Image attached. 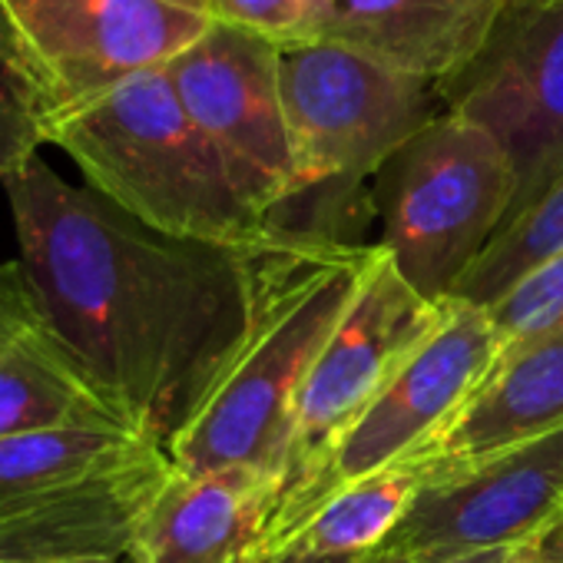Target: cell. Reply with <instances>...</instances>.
<instances>
[{
  "label": "cell",
  "instance_id": "1",
  "mask_svg": "<svg viewBox=\"0 0 563 563\" xmlns=\"http://www.w3.org/2000/svg\"><path fill=\"white\" fill-rule=\"evenodd\" d=\"M4 186L47 322L110 411L169 451L245 345L255 242L156 232L41 156Z\"/></svg>",
  "mask_w": 563,
  "mask_h": 563
},
{
  "label": "cell",
  "instance_id": "2",
  "mask_svg": "<svg viewBox=\"0 0 563 563\" xmlns=\"http://www.w3.org/2000/svg\"><path fill=\"white\" fill-rule=\"evenodd\" d=\"M378 242L268 232L255 242L245 345L202 411L169 444L176 471L255 467L278 481L302 382L358 299Z\"/></svg>",
  "mask_w": 563,
  "mask_h": 563
},
{
  "label": "cell",
  "instance_id": "3",
  "mask_svg": "<svg viewBox=\"0 0 563 563\" xmlns=\"http://www.w3.org/2000/svg\"><path fill=\"white\" fill-rule=\"evenodd\" d=\"M51 143L80 166L90 189L156 232L212 245H252L275 232L189 120L166 70L57 117Z\"/></svg>",
  "mask_w": 563,
  "mask_h": 563
},
{
  "label": "cell",
  "instance_id": "4",
  "mask_svg": "<svg viewBox=\"0 0 563 563\" xmlns=\"http://www.w3.org/2000/svg\"><path fill=\"white\" fill-rule=\"evenodd\" d=\"M448 306L451 299L431 302L418 296L378 245L358 299L299 388L286 461L278 471L272 530L258 553L282 547L316 514L342 441L391 375L441 329Z\"/></svg>",
  "mask_w": 563,
  "mask_h": 563
},
{
  "label": "cell",
  "instance_id": "5",
  "mask_svg": "<svg viewBox=\"0 0 563 563\" xmlns=\"http://www.w3.org/2000/svg\"><path fill=\"white\" fill-rule=\"evenodd\" d=\"M514 199L517 173L504 146L444 110L378 173V245L418 296L444 302L497 239Z\"/></svg>",
  "mask_w": 563,
  "mask_h": 563
},
{
  "label": "cell",
  "instance_id": "6",
  "mask_svg": "<svg viewBox=\"0 0 563 563\" xmlns=\"http://www.w3.org/2000/svg\"><path fill=\"white\" fill-rule=\"evenodd\" d=\"M278 84L299 173V196L282 212L306 199L352 206V192L444 113L434 84L329 41L278 47Z\"/></svg>",
  "mask_w": 563,
  "mask_h": 563
},
{
  "label": "cell",
  "instance_id": "7",
  "mask_svg": "<svg viewBox=\"0 0 563 563\" xmlns=\"http://www.w3.org/2000/svg\"><path fill=\"white\" fill-rule=\"evenodd\" d=\"M0 27L57 120L133 77L166 70L212 18L206 0H0Z\"/></svg>",
  "mask_w": 563,
  "mask_h": 563
},
{
  "label": "cell",
  "instance_id": "8",
  "mask_svg": "<svg viewBox=\"0 0 563 563\" xmlns=\"http://www.w3.org/2000/svg\"><path fill=\"white\" fill-rule=\"evenodd\" d=\"M441 100L504 146L517 173L510 225L563 173V0L507 4L484 54Z\"/></svg>",
  "mask_w": 563,
  "mask_h": 563
},
{
  "label": "cell",
  "instance_id": "9",
  "mask_svg": "<svg viewBox=\"0 0 563 563\" xmlns=\"http://www.w3.org/2000/svg\"><path fill=\"white\" fill-rule=\"evenodd\" d=\"M166 77L249 202L275 222L299 196L296 153L278 84V44L212 24Z\"/></svg>",
  "mask_w": 563,
  "mask_h": 563
},
{
  "label": "cell",
  "instance_id": "10",
  "mask_svg": "<svg viewBox=\"0 0 563 563\" xmlns=\"http://www.w3.org/2000/svg\"><path fill=\"white\" fill-rule=\"evenodd\" d=\"M563 517V428L431 481L378 547L411 563H448L547 540Z\"/></svg>",
  "mask_w": 563,
  "mask_h": 563
},
{
  "label": "cell",
  "instance_id": "11",
  "mask_svg": "<svg viewBox=\"0 0 563 563\" xmlns=\"http://www.w3.org/2000/svg\"><path fill=\"white\" fill-rule=\"evenodd\" d=\"M497 355L487 309L451 299L441 329L391 375L342 441L325 497L421 448L481 388Z\"/></svg>",
  "mask_w": 563,
  "mask_h": 563
},
{
  "label": "cell",
  "instance_id": "12",
  "mask_svg": "<svg viewBox=\"0 0 563 563\" xmlns=\"http://www.w3.org/2000/svg\"><path fill=\"white\" fill-rule=\"evenodd\" d=\"M169 474V454L150 444L41 494L0 504V560L120 563Z\"/></svg>",
  "mask_w": 563,
  "mask_h": 563
},
{
  "label": "cell",
  "instance_id": "13",
  "mask_svg": "<svg viewBox=\"0 0 563 563\" xmlns=\"http://www.w3.org/2000/svg\"><path fill=\"white\" fill-rule=\"evenodd\" d=\"M504 11L507 0H316L302 41L342 44L441 90L484 54Z\"/></svg>",
  "mask_w": 563,
  "mask_h": 563
},
{
  "label": "cell",
  "instance_id": "14",
  "mask_svg": "<svg viewBox=\"0 0 563 563\" xmlns=\"http://www.w3.org/2000/svg\"><path fill=\"white\" fill-rule=\"evenodd\" d=\"M278 481L255 467L176 471L150 504L130 556L136 563H249L262 550Z\"/></svg>",
  "mask_w": 563,
  "mask_h": 563
},
{
  "label": "cell",
  "instance_id": "15",
  "mask_svg": "<svg viewBox=\"0 0 563 563\" xmlns=\"http://www.w3.org/2000/svg\"><path fill=\"white\" fill-rule=\"evenodd\" d=\"M563 428V325L504 349L464 401L415 454L428 464L431 481L457 474L481 457L533 441Z\"/></svg>",
  "mask_w": 563,
  "mask_h": 563
},
{
  "label": "cell",
  "instance_id": "16",
  "mask_svg": "<svg viewBox=\"0 0 563 563\" xmlns=\"http://www.w3.org/2000/svg\"><path fill=\"white\" fill-rule=\"evenodd\" d=\"M8 265L11 296L0 332V438L74 424H123L47 322L24 262Z\"/></svg>",
  "mask_w": 563,
  "mask_h": 563
},
{
  "label": "cell",
  "instance_id": "17",
  "mask_svg": "<svg viewBox=\"0 0 563 563\" xmlns=\"http://www.w3.org/2000/svg\"><path fill=\"white\" fill-rule=\"evenodd\" d=\"M428 484V464L415 451H408L388 467L329 494L316 507V514L275 550H296L312 556H365L395 533V527L405 520L415 497Z\"/></svg>",
  "mask_w": 563,
  "mask_h": 563
},
{
  "label": "cell",
  "instance_id": "18",
  "mask_svg": "<svg viewBox=\"0 0 563 563\" xmlns=\"http://www.w3.org/2000/svg\"><path fill=\"white\" fill-rule=\"evenodd\" d=\"M150 444L123 424H74L0 438V504L41 494Z\"/></svg>",
  "mask_w": 563,
  "mask_h": 563
},
{
  "label": "cell",
  "instance_id": "19",
  "mask_svg": "<svg viewBox=\"0 0 563 563\" xmlns=\"http://www.w3.org/2000/svg\"><path fill=\"white\" fill-rule=\"evenodd\" d=\"M556 252H563V173L497 232V239L454 286L451 299L490 309L514 282Z\"/></svg>",
  "mask_w": 563,
  "mask_h": 563
},
{
  "label": "cell",
  "instance_id": "20",
  "mask_svg": "<svg viewBox=\"0 0 563 563\" xmlns=\"http://www.w3.org/2000/svg\"><path fill=\"white\" fill-rule=\"evenodd\" d=\"M51 103L31 67L0 27V179L18 176L51 143Z\"/></svg>",
  "mask_w": 563,
  "mask_h": 563
},
{
  "label": "cell",
  "instance_id": "21",
  "mask_svg": "<svg viewBox=\"0 0 563 563\" xmlns=\"http://www.w3.org/2000/svg\"><path fill=\"white\" fill-rule=\"evenodd\" d=\"M500 352L563 325V252L540 262L487 309Z\"/></svg>",
  "mask_w": 563,
  "mask_h": 563
},
{
  "label": "cell",
  "instance_id": "22",
  "mask_svg": "<svg viewBox=\"0 0 563 563\" xmlns=\"http://www.w3.org/2000/svg\"><path fill=\"white\" fill-rule=\"evenodd\" d=\"M206 8L212 24L286 47L306 37L316 0H206Z\"/></svg>",
  "mask_w": 563,
  "mask_h": 563
},
{
  "label": "cell",
  "instance_id": "23",
  "mask_svg": "<svg viewBox=\"0 0 563 563\" xmlns=\"http://www.w3.org/2000/svg\"><path fill=\"white\" fill-rule=\"evenodd\" d=\"M510 556V550H484V553H474V556H461V560H448V563H504ZM358 563H411L405 556H395V553H382V550H372L365 553Z\"/></svg>",
  "mask_w": 563,
  "mask_h": 563
},
{
  "label": "cell",
  "instance_id": "24",
  "mask_svg": "<svg viewBox=\"0 0 563 563\" xmlns=\"http://www.w3.org/2000/svg\"><path fill=\"white\" fill-rule=\"evenodd\" d=\"M362 556H312V553H296V550H275V553H258L249 563H358Z\"/></svg>",
  "mask_w": 563,
  "mask_h": 563
},
{
  "label": "cell",
  "instance_id": "25",
  "mask_svg": "<svg viewBox=\"0 0 563 563\" xmlns=\"http://www.w3.org/2000/svg\"><path fill=\"white\" fill-rule=\"evenodd\" d=\"M504 563H553V556L547 553V547L540 540V543H527V547L510 550V556Z\"/></svg>",
  "mask_w": 563,
  "mask_h": 563
},
{
  "label": "cell",
  "instance_id": "26",
  "mask_svg": "<svg viewBox=\"0 0 563 563\" xmlns=\"http://www.w3.org/2000/svg\"><path fill=\"white\" fill-rule=\"evenodd\" d=\"M8 296H11V265H0V332L8 322Z\"/></svg>",
  "mask_w": 563,
  "mask_h": 563
},
{
  "label": "cell",
  "instance_id": "27",
  "mask_svg": "<svg viewBox=\"0 0 563 563\" xmlns=\"http://www.w3.org/2000/svg\"><path fill=\"white\" fill-rule=\"evenodd\" d=\"M543 547H547V553L553 556V563H563V517H560L556 530L543 540Z\"/></svg>",
  "mask_w": 563,
  "mask_h": 563
},
{
  "label": "cell",
  "instance_id": "28",
  "mask_svg": "<svg viewBox=\"0 0 563 563\" xmlns=\"http://www.w3.org/2000/svg\"><path fill=\"white\" fill-rule=\"evenodd\" d=\"M84 563H110V560H84Z\"/></svg>",
  "mask_w": 563,
  "mask_h": 563
},
{
  "label": "cell",
  "instance_id": "29",
  "mask_svg": "<svg viewBox=\"0 0 563 563\" xmlns=\"http://www.w3.org/2000/svg\"><path fill=\"white\" fill-rule=\"evenodd\" d=\"M507 4H527V0H507Z\"/></svg>",
  "mask_w": 563,
  "mask_h": 563
},
{
  "label": "cell",
  "instance_id": "30",
  "mask_svg": "<svg viewBox=\"0 0 563 563\" xmlns=\"http://www.w3.org/2000/svg\"><path fill=\"white\" fill-rule=\"evenodd\" d=\"M120 563H136V560H133V556H123V560H120Z\"/></svg>",
  "mask_w": 563,
  "mask_h": 563
},
{
  "label": "cell",
  "instance_id": "31",
  "mask_svg": "<svg viewBox=\"0 0 563 563\" xmlns=\"http://www.w3.org/2000/svg\"><path fill=\"white\" fill-rule=\"evenodd\" d=\"M0 563H4V560H0Z\"/></svg>",
  "mask_w": 563,
  "mask_h": 563
}]
</instances>
